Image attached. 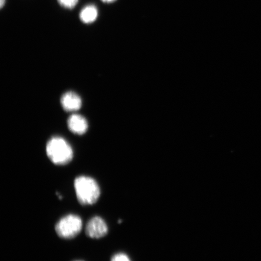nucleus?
<instances>
[{
	"label": "nucleus",
	"instance_id": "obj_11",
	"mask_svg": "<svg viewBox=\"0 0 261 261\" xmlns=\"http://www.w3.org/2000/svg\"><path fill=\"white\" fill-rule=\"evenodd\" d=\"M101 1L105 3H112L114 2L117 1V0H101Z\"/></svg>",
	"mask_w": 261,
	"mask_h": 261
},
{
	"label": "nucleus",
	"instance_id": "obj_2",
	"mask_svg": "<svg viewBox=\"0 0 261 261\" xmlns=\"http://www.w3.org/2000/svg\"><path fill=\"white\" fill-rule=\"evenodd\" d=\"M46 152L50 161L58 165L67 164L73 156L71 146L60 137H55L49 140L46 146Z\"/></svg>",
	"mask_w": 261,
	"mask_h": 261
},
{
	"label": "nucleus",
	"instance_id": "obj_6",
	"mask_svg": "<svg viewBox=\"0 0 261 261\" xmlns=\"http://www.w3.org/2000/svg\"><path fill=\"white\" fill-rule=\"evenodd\" d=\"M68 127L71 132L82 135L86 133L88 129L87 120L79 114H73L68 119Z\"/></svg>",
	"mask_w": 261,
	"mask_h": 261
},
{
	"label": "nucleus",
	"instance_id": "obj_3",
	"mask_svg": "<svg viewBox=\"0 0 261 261\" xmlns=\"http://www.w3.org/2000/svg\"><path fill=\"white\" fill-rule=\"evenodd\" d=\"M83 221L80 217L68 215L62 218L55 226L58 236L65 239H71L80 233Z\"/></svg>",
	"mask_w": 261,
	"mask_h": 261
},
{
	"label": "nucleus",
	"instance_id": "obj_7",
	"mask_svg": "<svg viewBox=\"0 0 261 261\" xmlns=\"http://www.w3.org/2000/svg\"><path fill=\"white\" fill-rule=\"evenodd\" d=\"M98 11L96 6L89 5L82 9L80 14V18L83 23L91 24L96 21Z\"/></svg>",
	"mask_w": 261,
	"mask_h": 261
},
{
	"label": "nucleus",
	"instance_id": "obj_4",
	"mask_svg": "<svg viewBox=\"0 0 261 261\" xmlns=\"http://www.w3.org/2000/svg\"><path fill=\"white\" fill-rule=\"evenodd\" d=\"M107 232V225L102 218L94 217L88 222L86 228L88 237L98 239L106 236Z\"/></svg>",
	"mask_w": 261,
	"mask_h": 261
},
{
	"label": "nucleus",
	"instance_id": "obj_1",
	"mask_svg": "<svg viewBox=\"0 0 261 261\" xmlns=\"http://www.w3.org/2000/svg\"><path fill=\"white\" fill-rule=\"evenodd\" d=\"M74 186L77 200L81 204H93L99 199L100 188L93 178L81 176L75 179Z\"/></svg>",
	"mask_w": 261,
	"mask_h": 261
},
{
	"label": "nucleus",
	"instance_id": "obj_10",
	"mask_svg": "<svg viewBox=\"0 0 261 261\" xmlns=\"http://www.w3.org/2000/svg\"><path fill=\"white\" fill-rule=\"evenodd\" d=\"M6 0H0V8L2 9L5 5Z\"/></svg>",
	"mask_w": 261,
	"mask_h": 261
},
{
	"label": "nucleus",
	"instance_id": "obj_8",
	"mask_svg": "<svg viewBox=\"0 0 261 261\" xmlns=\"http://www.w3.org/2000/svg\"><path fill=\"white\" fill-rule=\"evenodd\" d=\"M57 1L62 7L72 9L76 6L79 0H57Z\"/></svg>",
	"mask_w": 261,
	"mask_h": 261
},
{
	"label": "nucleus",
	"instance_id": "obj_5",
	"mask_svg": "<svg viewBox=\"0 0 261 261\" xmlns=\"http://www.w3.org/2000/svg\"><path fill=\"white\" fill-rule=\"evenodd\" d=\"M62 107L66 112H76L82 106V99L78 94L69 91L65 93L61 99Z\"/></svg>",
	"mask_w": 261,
	"mask_h": 261
},
{
	"label": "nucleus",
	"instance_id": "obj_9",
	"mask_svg": "<svg viewBox=\"0 0 261 261\" xmlns=\"http://www.w3.org/2000/svg\"><path fill=\"white\" fill-rule=\"evenodd\" d=\"M112 261H130L128 256L124 253H117L112 257Z\"/></svg>",
	"mask_w": 261,
	"mask_h": 261
},
{
	"label": "nucleus",
	"instance_id": "obj_12",
	"mask_svg": "<svg viewBox=\"0 0 261 261\" xmlns=\"http://www.w3.org/2000/svg\"><path fill=\"white\" fill-rule=\"evenodd\" d=\"M76 261H83V260H76Z\"/></svg>",
	"mask_w": 261,
	"mask_h": 261
}]
</instances>
